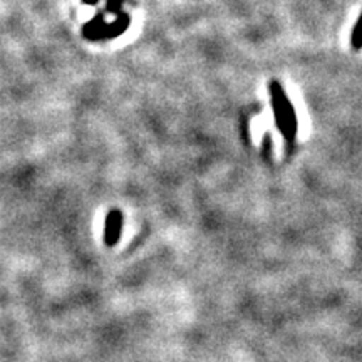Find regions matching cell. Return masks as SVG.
I'll return each mask as SVG.
<instances>
[{
	"label": "cell",
	"instance_id": "obj_6",
	"mask_svg": "<svg viewBox=\"0 0 362 362\" xmlns=\"http://www.w3.org/2000/svg\"><path fill=\"white\" fill-rule=\"evenodd\" d=\"M126 0H106V12L112 13V16H117V13L123 12V6Z\"/></svg>",
	"mask_w": 362,
	"mask_h": 362
},
{
	"label": "cell",
	"instance_id": "obj_7",
	"mask_svg": "<svg viewBox=\"0 0 362 362\" xmlns=\"http://www.w3.org/2000/svg\"><path fill=\"white\" fill-rule=\"evenodd\" d=\"M83 4H86V6H98L99 0H83Z\"/></svg>",
	"mask_w": 362,
	"mask_h": 362
},
{
	"label": "cell",
	"instance_id": "obj_2",
	"mask_svg": "<svg viewBox=\"0 0 362 362\" xmlns=\"http://www.w3.org/2000/svg\"><path fill=\"white\" fill-rule=\"evenodd\" d=\"M129 24H131V17L128 13L126 12L117 13L115 21L106 22V24L103 25V29L99 30V34L96 35V42L98 40H111V39L119 37V35H123L126 30H128Z\"/></svg>",
	"mask_w": 362,
	"mask_h": 362
},
{
	"label": "cell",
	"instance_id": "obj_1",
	"mask_svg": "<svg viewBox=\"0 0 362 362\" xmlns=\"http://www.w3.org/2000/svg\"><path fill=\"white\" fill-rule=\"evenodd\" d=\"M270 90V101H272V110H274L275 124L280 134L284 136V139L288 144L296 143L297 133H298V119L296 107L291 99H288L287 93H285L284 86L279 81H272L269 86Z\"/></svg>",
	"mask_w": 362,
	"mask_h": 362
},
{
	"label": "cell",
	"instance_id": "obj_4",
	"mask_svg": "<svg viewBox=\"0 0 362 362\" xmlns=\"http://www.w3.org/2000/svg\"><path fill=\"white\" fill-rule=\"evenodd\" d=\"M104 16H106V12H98L93 19L88 21L83 25L81 34H83V37L86 40H90V42H94V40H96V35L99 34V30L103 29L104 24H106V17Z\"/></svg>",
	"mask_w": 362,
	"mask_h": 362
},
{
	"label": "cell",
	"instance_id": "obj_5",
	"mask_svg": "<svg viewBox=\"0 0 362 362\" xmlns=\"http://www.w3.org/2000/svg\"><path fill=\"white\" fill-rule=\"evenodd\" d=\"M351 47L354 49V51H361V49H362V12H361L359 19L356 21L354 29H352Z\"/></svg>",
	"mask_w": 362,
	"mask_h": 362
},
{
	"label": "cell",
	"instance_id": "obj_3",
	"mask_svg": "<svg viewBox=\"0 0 362 362\" xmlns=\"http://www.w3.org/2000/svg\"><path fill=\"white\" fill-rule=\"evenodd\" d=\"M123 232V214L119 210H111L104 221V242L106 245H116Z\"/></svg>",
	"mask_w": 362,
	"mask_h": 362
}]
</instances>
